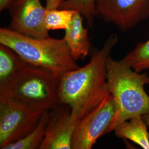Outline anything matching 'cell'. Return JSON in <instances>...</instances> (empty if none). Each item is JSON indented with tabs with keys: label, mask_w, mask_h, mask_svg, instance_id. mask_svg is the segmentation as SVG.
<instances>
[{
	"label": "cell",
	"mask_w": 149,
	"mask_h": 149,
	"mask_svg": "<svg viewBox=\"0 0 149 149\" xmlns=\"http://www.w3.org/2000/svg\"><path fill=\"white\" fill-rule=\"evenodd\" d=\"M118 42L117 35H111L101 49L92 52L88 64L66 73L60 80V103L69 107L72 116L78 121L110 94L107 61Z\"/></svg>",
	"instance_id": "obj_1"
},
{
	"label": "cell",
	"mask_w": 149,
	"mask_h": 149,
	"mask_svg": "<svg viewBox=\"0 0 149 149\" xmlns=\"http://www.w3.org/2000/svg\"><path fill=\"white\" fill-rule=\"evenodd\" d=\"M107 84L116 105V114L107 134L120 123L149 114V95L145 86L149 76L132 69L124 61L111 56L107 61Z\"/></svg>",
	"instance_id": "obj_2"
},
{
	"label": "cell",
	"mask_w": 149,
	"mask_h": 149,
	"mask_svg": "<svg viewBox=\"0 0 149 149\" xmlns=\"http://www.w3.org/2000/svg\"><path fill=\"white\" fill-rule=\"evenodd\" d=\"M0 44L12 49L28 64L47 70L60 79L80 68L64 38L30 37L8 28H1Z\"/></svg>",
	"instance_id": "obj_3"
},
{
	"label": "cell",
	"mask_w": 149,
	"mask_h": 149,
	"mask_svg": "<svg viewBox=\"0 0 149 149\" xmlns=\"http://www.w3.org/2000/svg\"><path fill=\"white\" fill-rule=\"evenodd\" d=\"M60 79L43 68L28 64L0 90V99L11 100L35 111H50L60 104Z\"/></svg>",
	"instance_id": "obj_4"
},
{
	"label": "cell",
	"mask_w": 149,
	"mask_h": 149,
	"mask_svg": "<svg viewBox=\"0 0 149 149\" xmlns=\"http://www.w3.org/2000/svg\"><path fill=\"white\" fill-rule=\"evenodd\" d=\"M8 99H0V149L24 138L36 127L43 113Z\"/></svg>",
	"instance_id": "obj_5"
},
{
	"label": "cell",
	"mask_w": 149,
	"mask_h": 149,
	"mask_svg": "<svg viewBox=\"0 0 149 149\" xmlns=\"http://www.w3.org/2000/svg\"><path fill=\"white\" fill-rule=\"evenodd\" d=\"M116 114V105L109 94L92 111L80 119L72 139V149H91L107 131Z\"/></svg>",
	"instance_id": "obj_6"
},
{
	"label": "cell",
	"mask_w": 149,
	"mask_h": 149,
	"mask_svg": "<svg viewBox=\"0 0 149 149\" xmlns=\"http://www.w3.org/2000/svg\"><path fill=\"white\" fill-rule=\"evenodd\" d=\"M97 16L126 32L149 17V0H97Z\"/></svg>",
	"instance_id": "obj_7"
},
{
	"label": "cell",
	"mask_w": 149,
	"mask_h": 149,
	"mask_svg": "<svg viewBox=\"0 0 149 149\" xmlns=\"http://www.w3.org/2000/svg\"><path fill=\"white\" fill-rule=\"evenodd\" d=\"M9 7L11 21L8 28L30 37H49L44 22L46 7L40 0H13Z\"/></svg>",
	"instance_id": "obj_8"
},
{
	"label": "cell",
	"mask_w": 149,
	"mask_h": 149,
	"mask_svg": "<svg viewBox=\"0 0 149 149\" xmlns=\"http://www.w3.org/2000/svg\"><path fill=\"white\" fill-rule=\"evenodd\" d=\"M77 122L68 105L60 104L49 111L45 137L39 149H72V139Z\"/></svg>",
	"instance_id": "obj_9"
},
{
	"label": "cell",
	"mask_w": 149,
	"mask_h": 149,
	"mask_svg": "<svg viewBox=\"0 0 149 149\" xmlns=\"http://www.w3.org/2000/svg\"><path fill=\"white\" fill-rule=\"evenodd\" d=\"M84 18L76 11L69 27L65 30L64 39L75 61L85 59L90 51L91 43L88 29L84 26Z\"/></svg>",
	"instance_id": "obj_10"
},
{
	"label": "cell",
	"mask_w": 149,
	"mask_h": 149,
	"mask_svg": "<svg viewBox=\"0 0 149 149\" xmlns=\"http://www.w3.org/2000/svg\"><path fill=\"white\" fill-rule=\"evenodd\" d=\"M148 126L143 117H136L120 123L113 132L119 138L128 139L143 149H149Z\"/></svg>",
	"instance_id": "obj_11"
},
{
	"label": "cell",
	"mask_w": 149,
	"mask_h": 149,
	"mask_svg": "<svg viewBox=\"0 0 149 149\" xmlns=\"http://www.w3.org/2000/svg\"><path fill=\"white\" fill-rule=\"evenodd\" d=\"M28 64L12 49L0 44V90L5 88Z\"/></svg>",
	"instance_id": "obj_12"
},
{
	"label": "cell",
	"mask_w": 149,
	"mask_h": 149,
	"mask_svg": "<svg viewBox=\"0 0 149 149\" xmlns=\"http://www.w3.org/2000/svg\"><path fill=\"white\" fill-rule=\"evenodd\" d=\"M49 111L43 113L37 125L30 133L15 143L6 146L4 149H39L45 137Z\"/></svg>",
	"instance_id": "obj_13"
},
{
	"label": "cell",
	"mask_w": 149,
	"mask_h": 149,
	"mask_svg": "<svg viewBox=\"0 0 149 149\" xmlns=\"http://www.w3.org/2000/svg\"><path fill=\"white\" fill-rule=\"evenodd\" d=\"M134 70L141 72L149 69V39L138 44L122 59Z\"/></svg>",
	"instance_id": "obj_14"
},
{
	"label": "cell",
	"mask_w": 149,
	"mask_h": 149,
	"mask_svg": "<svg viewBox=\"0 0 149 149\" xmlns=\"http://www.w3.org/2000/svg\"><path fill=\"white\" fill-rule=\"evenodd\" d=\"M76 11L69 9L46 8L45 15V26L48 31L66 30L72 21Z\"/></svg>",
	"instance_id": "obj_15"
},
{
	"label": "cell",
	"mask_w": 149,
	"mask_h": 149,
	"mask_svg": "<svg viewBox=\"0 0 149 149\" xmlns=\"http://www.w3.org/2000/svg\"><path fill=\"white\" fill-rule=\"evenodd\" d=\"M97 0H65L61 9H69L78 11L85 18L88 26L93 27L97 15Z\"/></svg>",
	"instance_id": "obj_16"
},
{
	"label": "cell",
	"mask_w": 149,
	"mask_h": 149,
	"mask_svg": "<svg viewBox=\"0 0 149 149\" xmlns=\"http://www.w3.org/2000/svg\"><path fill=\"white\" fill-rule=\"evenodd\" d=\"M65 0H45V7L48 10L58 9Z\"/></svg>",
	"instance_id": "obj_17"
},
{
	"label": "cell",
	"mask_w": 149,
	"mask_h": 149,
	"mask_svg": "<svg viewBox=\"0 0 149 149\" xmlns=\"http://www.w3.org/2000/svg\"><path fill=\"white\" fill-rule=\"evenodd\" d=\"M13 0H0V11H3L10 7Z\"/></svg>",
	"instance_id": "obj_18"
},
{
	"label": "cell",
	"mask_w": 149,
	"mask_h": 149,
	"mask_svg": "<svg viewBox=\"0 0 149 149\" xmlns=\"http://www.w3.org/2000/svg\"><path fill=\"white\" fill-rule=\"evenodd\" d=\"M143 118H144L145 122L147 124V125L149 126V114L144 116Z\"/></svg>",
	"instance_id": "obj_19"
}]
</instances>
